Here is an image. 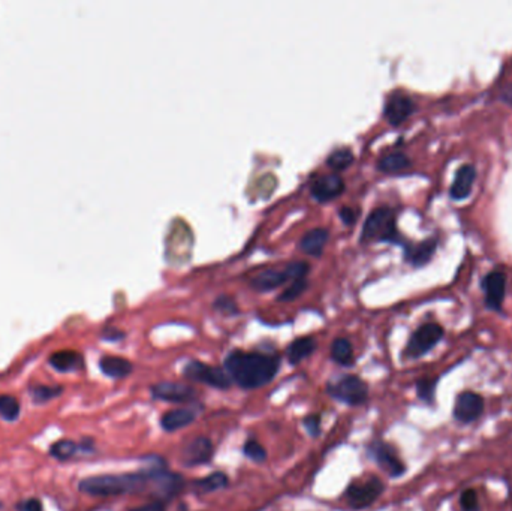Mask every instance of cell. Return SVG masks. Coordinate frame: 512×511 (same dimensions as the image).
<instances>
[{"instance_id":"d6986e66","label":"cell","mask_w":512,"mask_h":511,"mask_svg":"<svg viewBox=\"0 0 512 511\" xmlns=\"http://www.w3.org/2000/svg\"><path fill=\"white\" fill-rule=\"evenodd\" d=\"M48 363L53 369H56L59 372H74L82 367L85 365V360H82V355L77 351H71V350H63V351H58L54 353L50 358Z\"/></svg>"},{"instance_id":"9c48e42d","label":"cell","mask_w":512,"mask_h":511,"mask_svg":"<svg viewBox=\"0 0 512 511\" xmlns=\"http://www.w3.org/2000/svg\"><path fill=\"white\" fill-rule=\"evenodd\" d=\"M484 412V399L482 396L474 393V392H463L457 396L455 405H454V419L463 423L469 424L476 421Z\"/></svg>"},{"instance_id":"5bb4252c","label":"cell","mask_w":512,"mask_h":511,"mask_svg":"<svg viewBox=\"0 0 512 511\" xmlns=\"http://www.w3.org/2000/svg\"><path fill=\"white\" fill-rule=\"evenodd\" d=\"M343 190H344V181L336 173L320 176L312 183V195L317 201L334 200Z\"/></svg>"},{"instance_id":"ba28073f","label":"cell","mask_w":512,"mask_h":511,"mask_svg":"<svg viewBox=\"0 0 512 511\" xmlns=\"http://www.w3.org/2000/svg\"><path fill=\"white\" fill-rule=\"evenodd\" d=\"M481 288L486 298V306L491 311L501 312L506 294V274L501 270H493L484 276Z\"/></svg>"},{"instance_id":"74e56055","label":"cell","mask_w":512,"mask_h":511,"mask_svg":"<svg viewBox=\"0 0 512 511\" xmlns=\"http://www.w3.org/2000/svg\"><path fill=\"white\" fill-rule=\"evenodd\" d=\"M18 511H44V508L38 498H31L18 504Z\"/></svg>"},{"instance_id":"ac0fdd59","label":"cell","mask_w":512,"mask_h":511,"mask_svg":"<svg viewBox=\"0 0 512 511\" xmlns=\"http://www.w3.org/2000/svg\"><path fill=\"white\" fill-rule=\"evenodd\" d=\"M99 367L102 370V374L114 378V380H121L126 378L128 375H131L132 372V363L126 358L123 357H116V355H105L101 358L99 362Z\"/></svg>"},{"instance_id":"d6a6232c","label":"cell","mask_w":512,"mask_h":511,"mask_svg":"<svg viewBox=\"0 0 512 511\" xmlns=\"http://www.w3.org/2000/svg\"><path fill=\"white\" fill-rule=\"evenodd\" d=\"M283 269H285V271H286L288 279H293V281H295V279H304V278H306L307 271L310 270L307 262H304V261L289 262V264H288L286 267H283Z\"/></svg>"},{"instance_id":"7402d4cb","label":"cell","mask_w":512,"mask_h":511,"mask_svg":"<svg viewBox=\"0 0 512 511\" xmlns=\"http://www.w3.org/2000/svg\"><path fill=\"white\" fill-rule=\"evenodd\" d=\"M316 348V342L310 336H303L295 339L286 350L288 360L290 365H298L304 358H307Z\"/></svg>"},{"instance_id":"5b68a950","label":"cell","mask_w":512,"mask_h":511,"mask_svg":"<svg viewBox=\"0 0 512 511\" xmlns=\"http://www.w3.org/2000/svg\"><path fill=\"white\" fill-rule=\"evenodd\" d=\"M444 328L436 323H425L413 331L405 350L406 358H420L432 351L436 345L444 338Z\"/></svg>"},{"instance_id":"d590c367","label":"cell","mask_w":512,"mask_h":511,"mask_svg":"<svg viewBox=\"0 0 512 511\" xmlns=\"http://www.w3.org/2000/svg\"><path fill=\"white\" fill-rule=\"evenodd\" d=\"M214 308L220 312L224 313H228V315H232V313H237L239 309H237V305H235V301L229 297H219L214 303Z\"/></svg>"},{"instance_id":"4fadbf2b","label":"cell","mask_w":512,"mask_h":511,"mask_svg":"<svg viewBox=\"0 0 512 511\" xmlns=\"http://www.w3.org/2000/svg\"><path fill=\"white\" fill-rule=\"evenodd\" d=\"M213 444L209 438L198 436L192 439L182 451V463L185 466H200L209 463L213 458Z\"/></svg>"},{"instance_id":"ab89813d","label":"cell","mask_w":512,"mask_h":511,"mask_svg":"<svg viewBox=\"0 0 512 511\" xmlns=\"http://www.w3.org/2000/svg\"><path fill=\"white\" fill-rule=\"evenodd\" d=\"M104 338L109 339V340H117V339L123 338V333H120V331H116V330H107L104 333Z\"/></svg>"},{"instance_id":"cb8c5ba5","label":"cell","mask_w":512,"mask_h":511,"mask_svg":"<svg viewBox=\"0 0 512 511\" xmlns=\"http://www.w3.org/2000/svg\"><path fill=\"white\" fill-rule=\"evenodd\" d=\"M331 358L340 366H351L354 363V348L348 339L337 338L331 345Z\"/></svg>"},{"instance_id":"1f68e13d","label":"cell","mask_w":512,"mask_h":511,"mask_svg":"<svg viewBox=\"0 0 512 511\" xmlns=\"http://www.w3.org/2000/svg\"><path fill=\"white\" fill-rule=\"evenodd\" d=\"M306 286H307L306 278H304V279H295V281H293V284H290V285L285 289V291L279 296V300H280V301H293V300H295V298L304 291V289H306Z\"/></svg>"},{"instance_id":"484cf974","label":"cell","mask_w":512,"mask_h":511,"mask_svg":"<svg viewBox=\"0 0 512 511\" xmlns=\"http://www.w3.org/2000/svg\"><path fill=\"white\" fill-rule=\"evenodd\" d=\"M354 161V154L349 147H339L336 150L331 151L327 158V163L329 168H333L336 171L339 170H344L348 168L349 165Z\"/></svg>"},{"instance_id":"d4e9b609","label":"cell","mask_w":512,"mask_h":511,"mask_svg":"<svg viewBox=\"0 0 512 511\" xmlns=\"http://www.w3.org/2000/svg\"><path fill=\"white\" fill-rule=\"evenodd\" d=\"M228 481L229 480L224 473H213L212 475L193 483V488H195L201 493H209V492H216V490L227 488Z\"/></svg>"},{"instance_id":"e575fe53","label":"cell","mask_w":512,"mask_h":511,"mask_svg":"<svg viewBox=\"0 0 512 511\" xmlns=\"http://www.w3.org/2000/svg\"><path fill=\"white\" fill-rule=\"evenodd\" d=\"M304 427H306V431L313 436H320L321 434V417L317 416V414H312V416H307L306 419H304L303 421Z\"/></svg>"},{"instance_id":"9a60e30c","label":"cell","mask_w":512,"mask_h":511,"mask_svg":"<svg viewBox=\"0 0 512 511\" xmlns=\"http://www.w3.org/2000/svg\"><path fill=\"white\" fill-rule=\"evenodd\" d=\"M475 178L476 170L474 168V165H462V167L457 170L454 182L450 189L451 198L455 201L466 200L470 195V192H472Z\"/></svg>"},{"instance_id":"7c38bea8","label":"cell","mask_w":512,"mask_h":511,"mask_svg":"<svg viewBox=\"0 0 512 511\" xmlns=\"http://www.w3.org/2000/svg\"><path fill=\"white\" fill-rule=\"evenodd\" d=\"M151 394H153L155 399L165 400V402H171V404L192 402V400L197 397V393L192 387L182 382H170V381L159 382L151 387Z\"/></svg>"},{"instance_id":"8992f818","label":"cell","mask_w":512,"mask_h":511,"mask_svg":"<svg viewBox=\"0 0 512 511\" xmlns=\"http://www.w3.org/2000/svg\"><path fill=\"white\" fill-rule=\"evenodd\" d=\"M383 483L378 477H367L352 481L346 489V500L355 510L366 508L383 493Z\"/></svg>"},{"instance_id":"6da1fadb","label":"cell","mask_w":512,"mask_h":511,"mask_svg":"<svg viewBox=\"0 0 512 511\" xmlns=\"http://www.w3.org/2000/svg\"><path fill=\"white\" fill-rule=\"evenodd\" d=\"M279 367L280 360L278 355L235 350L225 358V369L229 378L244 390L267 385L278 375Z\"/></svg>"},{"instance_id":"4316f807","label":"cell","mask_w":512,"mask_h":511,"mask_svg":"<svg viewBox=\"0 0 512 511\" xmlns=\"http://www.w3.org/2000/svg\"><path fill=\"white\" fill-rule=\"evenodd\" d=\"M80 451V447L71 439H60L58 443H54L50 448V454L58 461H67L74 458V456Z\"/></svg>"},{"instance_id":"3957f363","label":"cell","mask_w":512,"mask_h":511,"mask_svg":"<svg viewBox=\"0 0 512 511\" xmlns=\"http://www.w3.org/2000/svg\"><path fill=\"white\" fill-rule=\"evenodd\" d=\"M361 242H396L400 243V234L396 227V215L388 207H378L367 216L361 231Z\"/></svg>"},{"instance_id":"44dd1931","label":"cell","mask_w":512,"mask_h":511,"mask_svg":"<svg viewBox=\"0 0 512 511\" xmlns=\"http://www.w3.org/2000/svg\"><path fill=\"white\" fill-rule=\"evenodd\" d=\"M195 412L190 409H173L167 414H163L160 419V426L163 431L174 432L178 429H183V427L189 426L193 420H195Z\"/></svg>"},{"instance_id":"ffe728a7","label":"cell","mask_w":512,"mask_h":511,"mask_svg":"<svg viewBox=\"0 0 512 511\" xmlns=\"http://www.w3.org/2000/svg\"><path fill=\"white\" fill-rule=\"evenodd\" d=\"M286 281L288 276L285 269H267L254 276L251 285L258 289V291H268V289H274L283 285Z\"/></svg>"},{"instance_id":"f1b7e54d","label":"cell","mask_w":512,"mask_h":511,"mask_svg":"<svg viewBox=\"0 0 512 511\" xmlns=\"http://www.w3.org/2000/svg\"><path fill=\"white\" fill-rule=\"evenodd\" d=\"M62 387H50V385H35L31 387V396L35 404H47L51 399L62 394Z\"/></svg>"},{"instance_id":"603a6c76","label":"cell","mask_w":512,"mask_h":511,"mask_svg":"<svg viewBox=\"0 0 512 511\" xmlns=\"http://www.w3.org/2000/svg\"><path fill=\"white\" fill-rule=\"evenodd\" d=\"M410 167V159L401 154V151H393V154H386L378 161V168L383 173H400L405 171Z\"/></svg>"},{"instance_id":"277c9868","label":"cell","mask_w":512,"mask_h":511,"mask_svg":"<svg viewBox=\"0 0 512 511\" xmlns=\"http://www.w3.org/2000/svg\"><path fill=\"white\" fill-rule=\"evenodd\" d=\"M327 392L340 402L356 407L363 405L367 400L369 387L356 375H344L334 382H329Z\"/></svg>"},{"instance_id":"e0dca14e","label":"cell","mask_w":512,"mask_h":511,"mask_svg":"<svg viewBox=\"0 0 512 511\" xmlns=\"http://www.w3.org/2000/svg\"><path fill=\"white\" fill-rule=\"evenodd\" d=\"M329 232L327 228H312L309 230L300 240V247L303 252H306L307 255H321L324 247L328 242Z\"/></svg>"},{"instance_id":"4dcf8cb0","label":"cell","mask_w":512,"mask_h":511,"mask_svg":"<svg viewBox=\"0 0 512 511\" xmlns=\"http://www.w3.org/2000/svg\"><path fill=\"white\" fill-rule=\"evenodd\" d=\"M243 453H244L246 458H249L254 462H258V463L264 462L267 459L266 448L262 447L258 443V441H255V439H249L247 441V443L243 446Z\"/></svg>"},{"instance_id":"f35d334b","label":"cell","mask_w":512,"mask_h":511,"mask_svg":"<svg viewBox=\"0 0 512 511\" xmlns=\"http://www.w3.org/2000/svg\"><path fill=\"white\" fill-rule=\"evenodd\" d=\"M132 511H165V505L162 501H155V502H148L143 507L134 508Z\"/></svg>"},{"instance_id":"30bf717a","label":"cell","mask_w":512,"mask_h":511,"mask_svg":"<svg viewBox=\"0 0 512 511\" xmlns=\"http://www.w3.org/2000/svg\"><path fill=\"white\" fill-rule=\"evenodd\" d=\"M413 112H415V102L412 101L410 96L396 92L391 93L388 96V99H386L383 116L393 127H398L406 119H409L413 114Z\"/></svg>"},{"instance_id":"7a4b0ae2","label":"cell","mask_w":512,"mask_h":511,"mask_svg":"<svg viewBox=\"0 0 512 511\" xmlns=\"http://www.w3.org/2000/svg\"><path fill=\"white\" fill-rule=\"evenodd\" d=\"M158 469L135 474L96 475L80 481V490L93 496H117L141 492L150 481L155 480Z\"/></svg>"},{"instance_id":"8fae6325","label":"cell","mask_w":512,"mask_h":511,"mask_svg":"<svg viewBox=\"0 0 512 511\" xmlns=\"http://www.w3.org/2000/svg\"><path fill=\"white\" fill-rule=\"evenodd\" d=\"M370 451L373 454V458H375L376 463L390 477H400V475L405 474L406 466H405L403 462H401V459L398 458L397 451L390 444L376 441V443L371 446Z\"/></svg>"},{"instance_id":"836d02e7","label":"cell","mask_w":512,"mask_h":511,"mask_svg":"<svg viewBox=\"0 0 512 511\" xmlns=\"http://www.w3.org/2000/svg\"><path fill=\"white\" fill-rule=\"evenodd\" d=\"M460 505L463 511H478V498L476 493L472 489H467L462 493Z\"/></svg>"},{"instance_id":"8d00e7d4","label":"cell","mask_w":512,"mask_h":511,"mask_svg":"<svg viewBox=\"0 0 512 511\" xmlns=\"http://www.w3.org/2000/svg\"><path fill=\"white\" fill-rule=\"evenodd\" d=\"M339 215H340V219L343 220V222H344L346 225H352V224H355V220H356V217H358V210L354 209V207L344 205V207H342V209H340Z\"/></svg>"},{"instance_id":"2e32d148","label":"cell","mask_w":512,"mask_h":511,"mask_svg":"<svg viewBox=\"0 0 512 511\" xmlns=\"http://www.w3.org/2000/svg\"><path fill=\"white\" fill-rule=\"evenodd\" d=\"M437 240L425 239L418 244H412L406 247V259L415 267H423L430 261L436 252Z\"/></svg>"},{"instance_id":"83f0119b","label":"cell","mask_w":512,"mask_h":511,"mask_svg":"<svg viewBox=\"0 0 512 511\" xmlns=\"http://www.w3.org/2000/svg\"><path fill=\"white\" fill-rule=\"evenodd\" d=\"M0 417L13 421L20 417L18 400L9 394H0Z\"/></svg>"},{"instance_id":"f546056e","label":"cell","mask_w":512,"mask_h":511,"mask_svg":"<svg viewBox=\"0 0 512 511\" xmlns=\"http://www.w3.org/2000/svg\"><path fill=\"white\" fill-rule=\"evenodd\" d=\"M436 384L437 378H423L417 384V393L423 402L433 405L435 404V393H436Z\"/></svg>"},{"instance_id":"52a82bcc","label":"cell","mask_w":512,"mask_h":511,"mask_svg":"<svg viewBox=\"0 0 512 511\" xmlns=\"http://www.w3.org/2000/svg\"><path fill=\"white\" fill-rule=\"evenodd\" d=\"M183 375L192 381L207 384V385L214 387V389H219V390H227L232 384V380L229 378V375L225 370H222L220 367L205 365L202 362H197V360L189 362L185 366Z\"/></svg>"}]
</instances>
